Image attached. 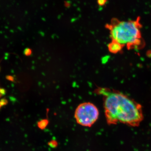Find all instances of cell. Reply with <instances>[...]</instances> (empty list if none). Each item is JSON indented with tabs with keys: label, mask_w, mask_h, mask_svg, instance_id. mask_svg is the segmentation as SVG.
<instances>
[{
	"label": "cell",
	"mask_w": 151,
	"mask_h": 151,
	"mask_svg": "<svg viewBox=\"0 0 151 151\" xmlns=\"http://www.w3.org/2000/svg\"><path fill=\"white\" fill-rule=\"evenodd\" d=\"M106 27L110 31L112 40L115 41L128 50L140 49L144 46L141 33L140 17L134 20L120 21L113 18Z\"/></svg>",
	"instance_id": "2"
},
{
	"label": "cell",
	"mask_w": 151,
	"mask_h": 151,
	"mask_svg": "<svg viewBox=\"0 0 151 151\" xmlns=\"http://www.w3.org/2000/svg\"><path fill=\"white\" fill-rule=\"evenodd\" d=\"M99 116L98 108L93 103L89 102L80 104L74 113L76 122L84 127H92L97 122Z\"/></svg>",
	"instance_id": "3"
},
{
	"label": "cell",
	"mask_w": 151,
	"mask_h": 151,
	"mask_svg": "<svg viewBox=\"0 0 151 151\" xmlns=\"http://www.w3.org/2000/svg\"><path fill=\"white\" fill-rule=\"evenodd\" d=\"M107 2V0H98V3L100 6H103Z\"/></svg>",
	"instance_id": "6"
},
{
	"label": "cell",
	"mask_w": 151,
	"mask_h": 151,
	"mask_svg": "<svg viewBox=\"0 0 151 151\" xmlns=\"http://www.w3.org/2000/svg\"><path fill=\"white\" fill-rule=\"evenodd\" d=\"M103 95L106 122L108 125L122 123L138 127L144 119L140 104L122 92L106 88L99 90Z\"/></svg>",
	"instance_id": "1"
},
{
	"label": "cell",
	"mask_w": 151,
	"mask_h": 151,
	"mask_svg": "<svg viewBox=\"0 0 151 151\" xmlns=\"http://www.w3.org/2000/svg\"><path fill=\"white\" fill-rule=\"evenodd\" d=\"M0 95H1V93H0Z\"/></svg>",
	"instance_id": "7"
},
{
	"label": "cell",
	"mask_w": 151,
	"mask_h": 151,
	"mask_svg": "<svg viewBox=\"0 0 151 151\" xmlns=\"http://www.w3.org/2000/svg\"><path fill=\"white\" fill-rule=\"evenodd\" d=\"M108 47L109 51L114 54L122 51V49L124 47L120 44L113 40H112L111 43L108 45Z\"/></svg>",
	"instance_id": "4"
},
{
	"label": "cell",
	"mask_w": 151,
	"mask_h": 151,
	"mask_svg": "<svg viewBox=\"0 0 151 151\" xmlns=\"http://www.w3.org/2000/svg\"><path fill=\"white\" fill-rule=\"evenodd\" d=\"M47 121L46 120H43L41 121L38 123V126L41 129H44L47 127Z\"/></svg>",
	"instance_id": "5"
}]
</instances>
